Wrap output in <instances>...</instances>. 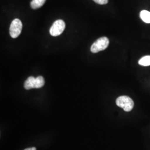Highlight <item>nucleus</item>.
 I'll return each mask as SVG.
<instances>
[{
	"instance_id": "423d86ee",
	"label": "nucleus",
	"mask_w": 150,
	"mask_h": 150,
	"mask_svg": "<svg viewBox=\"0 0 150 150\" xmlns=\"http://www.w3.org/2000/svg\"><path fill=\"white\" fill-rule=\"evenodd\" d=\"M140 17L142 20L147 23H150V12L143 10L140 12Z\"/></svg>"
},
{
	"instance_id": "39448f33",
	"label": "nucleus",
	"mask_w": 150,
	"mask_h": 150,
	"mask_svg": "<svg viewBox=\"0 0 150 150\" xmlns=\"http://www.w3.org/2000/svg\"><path fill=\"white\" fill-rule=\"evenodd\" d=\"M35 79L33 76H30L28 77L24 83V87L26 90H30L32 88H35Z\"/></svg>"
},
{
	"instance_id": "9b49d317",
	"label": "nucleus",
	"mask_w": 150,
	"mask_h": 150,
	"mask_svg": "<svg viewBox=\"0 0 150 150\" xmlns=\"http://www.w3.org/2000/svg\"><path fill=\"white\" fill-rule=\"evenodd\" d=\"M24 150H36V148L35 147H30V148H27L26 149Z\"/></svg>"
},
{
	"instance_id": "1a4fd4ad",
	"label": "nucleus",
	"mask_w": 150,
	"mask_h": 150,
	"mask_svg": "<svg viewBox=\"0 0 150 150\" xmlns=\"http://www.w3.org/2000/svg\"><path fill=\"white\" fill-rule=\"evenodd\" d=\"M139 64L144 66H150V56H146L141 58L139 61Z\"/></svg>"
},
{
	"instance_id": "20e7f679",
	"label": "nucleus",
	"mask_w": 150,
	"mask_h": 150,
	"mask_svg": "<svg viewBox=\"0 0 150 150\" xmlns=\"http://www.w3.org/2000/svg\"><path fill=\"white\" fill-rule=\"evenodd\" d=\"M22 28V22L18 18H16L11 22L10 27V35L13 38H17L21 33Z\"/></svg>"
},
{
	"instance_id": "f257e3e1",
	"label": "nucleus",
	"mask_w": 150,
	"mask_h": 150,
	"mask_svg": "<svg viewBox=\"0 0 150 150\" xmlns=\"http://www.w3.org/2000/svg\"><path fill=\"white\" fill-rule=\"evenodd\" d=\"M116 105L118 107L123 108L126 112L131 111L134 106V102L129 96H121L118 97L116 101Z\"/></svg>"
},
{
	"instance_id": "0eeeda50",
	"label": "nucleus",
	"mask_w": 150,
	"mask_h": 150,
	"mask_svg": "<svg viewBox=\"0 0 150 150\" xmlns=\"http://www.w3.org/2000/svg\"><path fill=\"white\" fill-rule=\"evenodd\" d=\"M46 0H32L30 4L32 9L36 10L43 5Z\"/></svg>"
},
{
	"instance_id": "7ed1b4c3",
	"label": "nucleus",
	"mask_w": 150,
	"mask_h": 150,
	"mask_svg": "<svg viewBox=\"0 0 150 150\" xmlns=\"http://www.w3.org/2000/svg\"><path fill=\"white\" fill-rule=\"evenodd\" d=\"M65 23L62 20H58L54 22L52 26L50 29V33L51 36L56 37L60 35L64 32L65 28Z\"/></svg>"
},
{
	"instance_id": "f03ea898",
	"label": "nucleus",
	"mask_w": 150,
	"mask_h": 150,
	"mask_svg": "<svg viewBox=\"0 0 150 150\" xmlns=\"http://www.w3.org/2000/svg\"><path fill=\"white\" fill-rule=\"evenodd\" d=\"M109 45V40L106 37L99 38L92 44L91 47V51L92 53H97L105 50Z\"/></svg>"
},
{
	"instance_id": "9d476101",
	"label": "nucleus",
	"mask_w": 150,
	"mask_h": 150,
	"mask_svg": "<svg viewBox=\"0 0 150 150\" xmlns=\"http://www.w3.org/2000/svg\"><path fill=\"white\" fill-rule=\"evenodd\" d=\"M93 1H94L96 3L100 5H105L108 2V0H93Z\"/></svg>"
},
{
	"instance_id": "6e6552de",
	"label": "nucleus",
	"mask_w": 150,
	"mask_h": 150,
	"mask_svg": "<svg viewBox=\"0 0 150 150\" xmlns=\"http://www.w3.org/2000/svg\"><path fill=\"white\" fill-rule=\"evenodd\" d=\"M45 81L42 76H39L35 79V88H40L43 87L45 85Z\"/></svg>"
}]
</instances>
